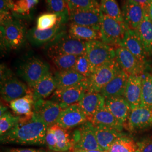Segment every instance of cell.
Wrapping results in <instances>:
<instances>
[{
    "label": "cell",
    "instance_id": "21",
    "mask_svg": "<svg viewBox=\"0 0 152 152\" xmlns=\"http://www.w3.org/2000/svg\"><path fill=\"white\" fill-rule=\"evenodd\" d=\"M142 75L129 76L124 97L130 105L131 109L141 105Z\"/></svg>",
    "mask_w": 152,
    "mask_h": 152
},
{
    "label": "cell",
    "instance_id": "16",
    "mask_svg": "<svg viewBox=\"0 0 152 152\" xmlns=\"http://www.w3.org/2000/svg\"><path fill=\"white\" fill-rule=\"evenodd\" d=\"M103 12L100 9L69 11L71 23L100 31Z\"/></svg>",
    "mask_w": 152,
    "mask_h": 152
},
{
    "label": "cell",
    "instance_id": "5",
    "mask_svg": "<svg viewBox=\"0 0 152 152\" xmlns=\"http://www.w3.org/2000/svg\"><path fill=\"white\" fill-rule=\"evenodd\" d=\"M86 54L91 72L115 59V49L101 41L86 42Z\"/></svg>",
    "mask_w": 152,
    "mask_h": 152
},
{
    "label": "cell",
    "instance_id": "31",
    "mask_svg": "<svg viewBox=\"0 0 152 152\" xmlns=\"http://www.w3.org/2000/svg\"><path fill=\"white\" fill-rule=\"evenodd\" d=\"M141 106L152 110V74L147 71L142 75Z\"/></svg>",
    "mask_w": 152,
    "mask_h": 152
},
{
    "label": "cell",
    "instance_id": "3",
    "mask_svg": "<svg viewBox=\"0 0 152 152\" xmlns=\"http://www.w3.org/2000/svg\"><path fill=\"white\" fill-rule=\"evenodd\" d=\"M31 88L13 76L4 65H1V96L6 103H10L26 95Z\"/></svg>",
    "mask_w": 152,
    "mask_h": 152
},
{
    "label": "cell",
    "instance_id": "13",
    "mask_svg": "<svg viewBox=\"0 0 152 152\" xmlns=\"http://www.w3.org/2000/svg\"><path fill=\"white\" fill-rule=\"evenodd\" d=\"M124 127L131 132L144 130L152 127V110L143 106L132 109Z\"/></svg>",
    "mask_w": 152,
    "mask_h": 152
},
{
    "label": "cell",
    "instance_id": "38",
    "mask_svg": "<svg viewBox=\"0 0 152 152\" xmlns=\"http://www.w3.org/2000/svg\"><path fill=\"white\" fill-rule=\"evenodd\" d=\"M69 11L100 9V4L95 0H65Z\"/></svg>",
    "mask_w": 152,
    "mask_h": 152
},
{
    "label": "cell",
    "instance_id": "12",
    "mask_svg": "<svg viewBox=\"0 0 152 152\" xmlns=\"http://www.w3.org/2000/svg\"><path fill=\"white\" fill-rule=\"evenodd\" d=\"M65 24L59 22L54 27L46 30L40 31L36 27L29 30L27 33V39L35 46H41L47 45L66 32Z\"/></svg>",
    "mask_w": 152,
    "mask_h": 152
},
{
    "label": "cell",
    "instance_id": "14",
    "mask_svg": "<svg viewBox=\"0 0 152 152\" xmlns=\"http://www.w3.org/2000/svg\"><path fill=\"white\" fill-rule=\"evenodd\" d=\"M63 108L51 100L40 99L35 102L33 112L49 127L56 124Z\"/></svg>",
    "mask_w": 152,
    "mask_h": 152
},
{
    "label": "cell",
    "instance_id": "7",
    "mask_svg": "<svg viewBox=\"0 0 152 152\" xmlns=\"http://www.w3.org/2000/svg\"><path fill=\"white\" fill-rule=\"evenodd\" d=\"M50 72L49 65L38 58H30L23 63L18 68V73L32 88L44 76Z\"/></svg>",
    "mask_w": 152,
    "mask_h": 152
},
{
    "label": "cell",
    "instance_id": "44",
    "mask_svg": "<svg viewBox=\"0 0 152 152\" xmlns=\"http://www.w3.org/2000/svg\"><path fill=\"white\" fill-rule=\"evenodd\" d=\"M141 6L143 9L145 11H148L149 0H131Z\"/></svg>",
    "mask_w": 152,
    "mask_h": 152
},
{
    "label": "cell",
    "instance_id": "30",
    "mask_svg": "<svg viewBox=\"0 0 152 152\" xmlns=\"http://www.w3.org/2000/svg\"><path fill=\"white\" fill-rule=\"evenodd\" d=\"M54 131L56 139L57 152H64L71 151L72 141L67 130L55 124L50 126Z\"/></svg>",
    "mask_w": 152,
    "mask_h": 152
},
{
    "label": "cell",
    "instance_id": "9",
    "mask_svg": "<svg viewBox=\"0 0 152 152\" xmlns=\"http://www.w3.org/2000/svg\"><path fill=\"white\" fill-rule=\"evenodd\" d=\"M71 139L73 145L71 150H103L98 144L94 126L90 121L80 126L75 131Z\"/></svg>",
    "mask_w": 152,
    "mask_h": 152
},
{
    "label": "cell",
    "instance_id": "40",
    "mask_svg": "<svg viewBox=\"0 0 152 152\" xmlns=\"http://www.w3.org/2000/svg\"><path fill=\"white\" fill-rule=\"evenodd\" d=\"M74 69L87 78L91 76V66L86 53L78 56Z\"/></svg>",
    "mask_w": 152,
    "mask_h": 152
},
{
    "label": "cell",
    "instance_id": "25",
    "mask_svg": "<svg viewBox=\"0 0 152 152\" xmlns=\"http://www.w3.org/2000/svg\"><path fill=\"white\" fill-rule=\"evenodd\" d=\"M54 76L57 88L74 86L87 81L88 80L75 69L56 71Z\"/></svg>",
    "mask_w": 152,
    "mask_h": 152
},
{
    "label": "cell",
    "instance_id": "45",
    "mask_svg": "<svg viewBox=\"0 0 152 152\" xmlns=\"http://www.w3.org/2000/svg\"><path fill=\"white\" fill-rule=\"evenodd\" d=\"M71 151L76 152H108L104 150H90V151H86V150H79V149H73L71 150Z\"/></svg>",
    "mask_w": 152,
    "mask_h": 152
},
{
    "label": "cell",
    "instance_id": "8",
    "mask_svg": "<svg viewBox=\"0 0 152 152\" xmlns=\"http://www.w3.org/2000/svg\"><path fill=\"white\" fill-rule=\"evenodd\" d=\"M121 70L116 59L99 68L88 78V91L100 92Z\"/></svg>",
    "mask_w": 152,
    "mask_h": 152
},
{
    "label": "cell",
    "instance_id": "2",
    "mask_svg": "<svg viewBox=\"0 0 152 152\" xmlns=\"http://www.w3.org/2000/svg\"><path fill=\"white\" fill-rule=\"evenodd\" d=\"M1 46L4 50L19 49L27 38L24 25L14 18L9 22L1 24Z\"/></svg>",
    "mask_w": 152,
    "mask_h": 152
},
{
    "label": "cell",
    "instance_id": "49",
    "mask_svg": "<svg viewBox=\"0 0 152 152\" xmlns=\"http://www.w3.org/2000/svg\"><path fill=\"white\" fill-rule=\"evenodd\" d=\"M47 152H53V151H47ZM72 152V151H67V152Z\"/></svg>",
    "mask_w": 152,
    "mask_h": 152
},
{
    "label": "cell",
    "instance_id": "19",
    "mask_svg": "<svg viewBox=\"0 0 152 152\" xmlns=\"http://www.w3.org/2000/svg\"><path fill=\"white\" fill-rule=\"evenodd\" d=\"M105 99L100 92L87 91L77 104L86 115L88 121L105 106Z\"/></svg>",
    "mask_w": 152,
    "mask_h": 152
},
{
    "label": "cell",
    "instance_id": "22",
    "mask_svg": "<svg viewBox=\"0 0 152 152\" xmlns=\"http://www.w3.org/2000/svg\"><path fill=\"white\" fill-rule=\"evenodd\" d=\"M129 76L121 70L100 91L105 99L124 96Z\"/></svg>",
    "mask_w": 152,
    "mask_h": 152
},
{
    "label": "cell",
    "instance_id": "32",
    "mask_svg": "<svg viewBox=\"0 0 152 152\" xmlns=\"http://www.w3.org/2000/svg\"><path fill=\"white\" fill-rule=\"evenodd\" d=\"M48 9L50 12L59 16L64 24L69 20V11L65 0H46Z\"/></svg>",
    "mask_w": 152,
    "mask_h": 152
},
{
    "label": "cell",
    "instance_id": "26",
    "mask_svg": "<svg viewBox=\"0 0 152 152\" xmlns=\"http://www.w3.org/2000/svg\"><path fill=\"white\" fill-rule=\"evenodd\" d=\"M34 103L32 91L31 90L26 95L11 102L9 105L13 112L17 115L29 117L33 114Z\"/></svg>",
    "mask_w": 152,
    "mask_h": 152
},
{
    "label": "cell",
    "instance_id": "1",
    "mask_svg": "<svg viewBox=\"0 0 152 152\" xmlns=\"http://www.w3.org/2000/svg\"><path fill=\"white\" fill-rule=\"evenodd\" d=\"M48 126L34 113L29 117H21L19 123L1 136L3 144L29 145H46V134Z\"/></svg>",
    "mask_w": 152,
    "mask_h": 152
},
{
    "label": "cell",
    "instance_id": "10",
    "mask_svg": "<svg viewBox=\"0 0 152 152\" xmlns=\"http://www.w3.org/2000/svg\"><path fill=\"white\" fill-rule=\"evenodd\" d=\"M88 91V80L81 84L63 88H57L51 98L63 109L80 102Z\"/></svg>",
    "mask_w": 152,
    "mask_h": 152
},
{
    "label": "cell",
    "instance_id": "20",
    "mask_svg": "<svg viewBox=\"0 0 152 152\" xmlns=\"http://www.w3.org/2000/svg\"><path fill=\"white\" fill-rule=\"evenodd\" d=\"M105 107L124 125L131 110L130 104L124 96L105 99Z\"/></svg>",
    "mask_w": 152,
    "mask_h": 152
},
{
    "label": "cell",
    "instance_id": "28",
    "mask_svg": "<svg viewBox=\"0 0 152 152\" xmlns=\"http://www.w3.org/2000/svg\"><path fill=\"white\" fill-rule=\"evenodd\" d=\"M94 126L103 125L122 131L124 125L117 120L104 106L89 121Z\"/></svg>",
    "mask_w": 152,
    "mask_h": 152
},
{
    "label": "cell",
    "instance_id": "35",
    "mask_svg": "<svg viewBox=\"0 0 152 152\" xmlns=\"http://www.w3.org/2000/svg\"><path fill=\"white\" fill-rule=\"evenodd\" d=\"M78 56L74 55L58 54L50 57L58 71L74 69Z\"/></svg>",
    "mask_w": 152,
    "mask_h": 152
},
{
    "label": "cell",
    "instance_id": "33",
    "mask_svg": "<svg viewBox=\"0 0 152 152\" xmlns=\"http://www.w3.org/2000/svg\"><path fill=\"white\" fill-rule=\"evenodd\" d=\"M137 145L134 140L128 136H121L110 145L108 152H136Z\"/></svg>",
    "mask_w": 152,
    "mask_h": 152
},
{
    "label": "cell",
    "instance_id": "34",
    "mask_svg": "<svg viewBox=\"0 0 152 152\" xmlns=\"http://www.w3.org/2000/svg\"><path fill=\"white\" fill-rule=\"evenodd\" d=\"M100 9L104 14L116 20L124 22L122 11L116 0H102L100 2Z\"/></svg>",
    "mask_w": 152,
    "mask_h": 152
},
{
    "label": "cell",
    "instance_id": "18",
    "mask_svg": "<svg viewBox=\"0 0 152 152\" xmlns=\"http://www.w3.org/2000/svg\"><path fill=\"white\" fill-rule=\"evenodd\" d=\"M120 46L127 49L142 62L148 63V56L136 31L128 28Z\"/></svg>",
    "mask_w": 152,
    "mask_h": 152
},
{
    "label": "cell",
    "instance_id": "50",
    "mask_svg": "<svg viewBox=\"0 0 152 152\" xmlns=\"http://www.w3.org/2000/svg\"><path fill=\"white\" fill-rule=\"evenodd\" d=\"M95 1H96V2H98V3L100 4V1H101L102 0H95Z\"/></svg>",
    "mask_w": 152,
    "mask_h": 152
},
{
    "label": "cell",
    "instance_id": "41",
    "mask_svg": "<svg viewBox=\"0 0 152 152\" xmlns=\"http://www.w3.org/2000/svg\"><path fill=\"white\" fill-rule=\"evenodd\" d=\"M46 145L49 149V151L57 152L56 139L54 132L51 127H49L46 134Z\"/></svg>",
    "mask_w": 152,
    "mask_h": 152
},
{
    "label": "cell",
    "instance_id": "15",
    "mask_svg": "<svg viewBox=\"0 0 152 152\" xmlns=\"http://www.w3.org/2000/svg\"><path fill=\"white\" fill-rule=\"evenodd\" d=\"M87 121L86 115L76 104L63 109L56 124L65 130H69L83 125Z\"/></svg>",
    "mask_w": 152,
    "mask_h": 152
},
{
    "label": "cell",
    "instance_id": "48",
    "mask_svg": "<svg viewBox=\"0 0 152 152\" xmlns=\"http://www.w3.org/2000/svg\"><path fill=\"white\" fill-rule=\"evenodd\" d=\"M0 110H1V112H0L1 114H0V115H2V114H4L5 112H7V108L1 104V109Z\"/></svg>",
    "mask_w": 152,
    "mask_h": 152
},
{
    "label": "cell",
    "instance_id": "27",
    "mask_svg": "<svg viewBox=\"0 0 152 152\" xmlns=\"http://www.w3.org/2000/svg\"><path fill=\"white\" fill-rule=\"evenodd\" d=\"M139 36L147 55L152 56V22L145 12L144 19L135 30Z\"/></svg>",
    "mask_w": 152,
    "mask_h": 152
},
{
    "label": "cell",
    "instance_id": "47",
    "mask_svg": "<svg viewBox=\"0 0 152 152\" xmlns=\"http://www.w3.org/2000/svg\"><path fill=\"white\" fill-rule=\"evenodd\" d=\"M9 4V5L10 7V9H11V10H12V8H13V6L16 3L17 1H18L19 0H6Z\"/></svg>",
    "mask_w": 152,
    "mask_h": 152
},
{
    "label": "cell",
    "instance_id": "17",
    "mask_svg": "<svg viewBox=\"0 0 152 152\" xmlns=\"http://www.w3.org/2000/svg\"><path fill=\"white\" fill-rule=\"evenodd\" d=\"M145 12L141 6L131 0H126L122 7L125 24L129 29L136 30L144 18Z\"/></svg>",
    "mask_w": 152,
    "mask_h": 152
},
{
    "label": "cell",
    "instance_id": "43",
    "mask_svg": "<svg viewBox=\"0 0 152 152\" xmlns=\"http://www.w3.org/2000/svg\"><path fill=\"white\" fill-rule=\"evenodd\" d=\"M5 152H47V151L42 149H32V148H9L6 149Z\"/></svg>",
    "mask_w": 152,
    "mask_h": 152
},
{
    "label": "cell",
    "instance_id": "23",
    "mask_svg": "<svg viewBox=\"0 0 152 152\" xmlns=\"http://www.w3.org/2000/svg\"><path fill=\"white\" fill-rule=\"evenodd\" d=\"M94 131L99 146L106 151L117 139L124 135L122 131L103 125L94 126Z\"/></svg>",
    "mask_w": 152,
    "mask_h": 152
},
{
    "label": "cell",
    "instance_id": "46",
    "mask_svg": "<svg viewBox=\"0 0 152 152\" xmlns=\"http://www.w3.org/2000/svg\"><path fill=\"white\" fill-rule=\"evenodd\" d=\"M148 14L152 22V0H149V3L148 9Z\"/></svg>",
    "mask_w": 152,
    "mask_h": 152
},
{
    "label": "cell",
    "instance_id": "51",
    "mask_svg": "<svg viewBox=\"0 0 152 152\" xmlns=\"http://www.w3.org/2000/svg\"><path fill=\"white\" fill-rule=\"evenodd\" d=\"M72 152H73V151H72Z\"/></svg>",
    "mask_w": 152,
    "mask_h": 152
},
{
    "label": "cell",
    "instance_id": "24",
    "mask_svg": "<svg viewBox=\"0 0 152 152\" xmlns=\"http://www.w3.org/2000/svg\"><path fill=\"white\" fill-rule=\"evenodd\" d=\"M57 88L56 83L53 76L50 72L44 76L31 88L34 99L36 101L45 99L54 92Z\"/></svg>",
    "mask_w": 152,
    "mask_h": 152
},
{
    "label": "cell",
    "instance_id": "6",
    "mask_svg": "<svg viewBox=\"0 0 152 152\" xmlns=\"http://www.w3.org/2000/svg\"><path fill=\"white\" fill-rule=\"evenodd\" d=\"M128 28L125 22L116 20L103 14L99 31L100 40L111 46H120Z\"/></svg>",
    "mask_w": 152,
    "mask_h": 152
},
{
    "label": "cell",
    "instance_id": "42",
    "mask_svg": "<svg viewBox=\"0 0 152 152\" xmlns=\"http://www.w3.org/2000/svg\"><path fill=\"white\" fill-rule=\"evenodd\" d=\"M136 152H152V136L147 137L137 143Z\"/></svg>",
    "mask_w": 152,
    "mask_h": 152
},
{
    "label": "cell",
    "instance_id": "4",
    "mask_svg": "<svg viewBox=\"0 0 152 152\" xmlns=\"http://www.w3.org/2000/svg\"><path fill=\"white\" fill-rule=\"evenodd\" d=\"M49 57L58 54L80 56L86 52V42L75 38L65 32L46 45Z\"/></svg>",
    "mask_w": 152,
    "mask_h": 152
},
{
    "label": "cell",
    "instance_id": "36",
    "mask_svg": "<svg viewBox=\"0 0 152 152\" xmlns=\"http://www.w3.org/2000/svg\"><path fill=\"white\" fill-rule=\"evenodd\" d=\"M38 2L39 0H19L14 5L11 12L15 18L29 16Z\"/></svg>",
    "mask_w": 152,
    "mask_h": 152
},
{
    "label": "cell",
    "instance_id": "39",
    "mask_svg": "<svg viewBox=\"0 0 152 152\" xmlns=\"http://www.w3.org/2000/svg\"><path fill=\"white\" fill-rule=\"evenodd\" d=\"M59 22L61 21L56 14L52 12L45 13L38 16L36 23V28L40 31L46 30L54 27Z\"/></svg>",
    "mask_w": 152,
    "mask_h": 152
},
{
    "label": "cell",
    "instance_id": "29",
    "mask_svg": "<svg viewBox=\"0 0 152 152\" xmlns=\"http://www.w3.org/2000/svg\"><path fill=\"white\" fill-rule=\"evenodd\" d=\"M68 31L72 37L85 42L100 40V31L92 28L71 23Z\"/></svg>",
    "mask_w": 152,
    "mask_h": 152
},
{
    "label": "cell",
    "instance_id": "37",
    "mask_svg": "<svg viewBox=\"0 0 152 152\" xmlns=\"http://www.w3.org/2000/svg\"><path fill=\"white\" fill-rule=\"evenodd\" d=\"M21 118V116L13 114L7 111L0 117V135H4L16 126Z\"/></svg>",
    "mask_w": 152,
    "mask_h": 152
},
{
    "label": "cell",
    "instance_id": "11",
    "mask_svg": "<svg viewBox=\"0 0 152 152\" xmlns=\"http://www.w3.org/2000/svg\"><path fill=\"white\" fill-rule=\"evenodd\" d=\"M115 59L122 70L129 76L142 75L147 71L148 63L139 60L135 56L124 47L118 46L115 49Z\"/></svg>",
    "mask_w": 152,
    "mask_h": 152
}]
</instances>
